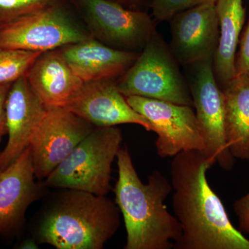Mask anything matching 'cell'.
Here are the masks:
<instances>
[{
  "instance_id": "cell-7",
  "label": "cell",
  "mask_w": 249,
  "mask_h": 249,
  "mask_svg": "<svg viewBox=\"0 0 249 249\" xmlns=\"http://www.w3.org/2000/svg\"><path fill=\"white\" fill-rule=\"evenodd\" d=\"M213 59H208L183 67L193 99L201 137L202 152L211 167L217 164L224 170H231L235 158L228 145L224 127V95L215 80Z\"/></svg>"
},
{
  "instance_id": "cell-23",
  "label": "cell",
  "mask_w": 249,
  "mask_h": 249,
  "mask_svg": "<svg viewBox=\"0 0 249 249\" xmlns=\"http://www.w3.org/2000/svg\"><path fill=\"white\" fill-rule=\"evenodd\" d=\"M233 209L237 217L239 231L249 233V193L235 201Z\"/></svg>"
},
{
  "instance_id": "cell-14",
  "label": "cell",
  "mask_w": 249,
  "mask_h": 249,
  "mask_svg": "<svg viewBox=\"0 0 249 249\" xmlns=\"http://www.w3.org/2000/svg\"><path fill=\"white\" fill-rule=\"evenodd\" d=\"M47 110L25 76L12 83L6 102L9 138L4 150L0 152V171L12 164L29 146L31 137Z\"/></svg>"
},
{
  "instance_id": "cell-25",
  "label": "cell",
  "mask_w": 249,
  "mask_h": 249,
  "mask_svg": "<svg viewBox=\"0 0 249 249\" xmlns=\"http://www.w3.org/2000/svg\"><path fill=\"white\" fill-rule=\"evenodd\" d=\"M127 9L134 11H145L150 9L153 0H112Z\"/></svg>"
},
{
  "instance_id": "cell-20",
  "label": "cell",
  "mask_w": 249,
  "mask_h": 249,
  "mask_svg": "<svg viewBox=\"0 0 249 249\" xmlns=\"http://www.w3.org/2000/svg\"><path fill=\"white\" fill-rule=\"evenodd\" d=\"M68 0H0V28Z\"/></svg>"
},
{
  "instance_id": "cell-24",
  "label": "cell",
  "mask_w": 249,
  "mask_h": 249,
  "mask_svg": "<svg viewBox=\"0 0 249 249\" xmlns=\"http://www.w3.org/2000/svg\"><path fill=\"white\" fill-rule=\"evenodd\" d=\"M11 85L12 83L0 85V142L2 137L7 134L6 102Z\"/></svg>"
},
{
  "instance_id": "cell-11",
  "label": "cell",
  "mask_w": 249,
  "mask_h": 249,
  "mask_svg": "<svg viewBox=\"0 0 249 249\" xmlns=\"http://www.w3.org/2000/svg\"><path fill=\"white\" fill-rule=\"evenodd\" d=\"M216 1L184 10L168 21L171 34L168 46L181 66L214 58L219 35Z\"/></svg>"
},
{
  "instance_id": "cell-1",
  "label": "cell",
  "mask_w": 249,
  "mask_h": 249,
  "mask_svg": "<svg viewBox=\"0 0 249 249\" xmlns=\"http://www.w3.org/2000/svg\"><path fill=\"white\" fill-rule=\"evenodd\" d=\"M211 168L199 150L180 152L170 164L173 206L181 228L175 249H249V240L229 219L208 182Z\"/></svg>"
},
{
  "instance_id": "cell-2",
  "label": "cell",
  "mask_w": 249,
  "mask_h": 249,
  "mask_svg": "<svg viewBox=\"0 0 249 249\" xmlns=\"http://www.w3.org/2000/svg\"><path fill=\"white\" fill-rule=\"evenodd\" d=\"M116 159L119 178L114 193L127 232L124 249H173L182 232L164 204L173 190L171 183L158 170L142 183L127 147H121Z\"/></svg>"
},
{
  "instance_id": "cell-4",
  "label": "cell",
  "mask_w": 249,
  "mask_h": 249,
  "mask_svg": "<svg viewBox=\"0 0 249 249\" xmlns=\"http://www.w3.org/2000/svg\"><path fill=\"white\" fill-rule=\"evenodd\" d=\"M122 141L116 126L95 127L45 178V186L107 196L111 190V165Z\"/></svg>"
},
{
  "instance_id": "cell-13",
  "label": "cell",
  "mask_w": 249,
  "mask_h": 249,
  "mask_svg": "<svg viewBox=\"0 0 249 249\" xmlns=\"http://www.w3.org/2000/svg\"><path fill=\"white\" fill-rule=\"evenodd\" d=\"M36 178L29 146L0 171V235L19 231L28 208L42 196L45 183L36 182Z\"/></svg>"
},
{
  "instance_id": "cell-3",
  "label": "cell",
  "mask_w": 249,
  "mask_h": 249,
  "mask_svg": "<svg viewBox=\"0 0 249 249\" xmlns=\"http://www.w3.org/2000/svg\"><path fill=\"white\" fill-rule=\"evenodd\" d=\"M120 213L106 196L63 189L45 211L36 237L58 249H101L119 229Z\"/></svg>"
},
{
  "instance_id": "cell-10",
  "label": "cell",
  "mask_w": 249,
  "mask_h": 249,
  "mask_svg": "<svg viewBox=\"0 0 249 249\" xmlns=\"http://www.w3.org/2000/svg\"><path fill=\"white\" fill-rule=\"evenodd\" d=\"M94 128L67 108H47L29 145L36 178L45 179Z\"/></svg>"
},
{
  "instance_id": "cell-19",
  "label": "cell",
  "mask_w": 249,
  "mask_h": 249,
  "mask_svg": "<svg viewBox=\"0 0 249 249\" xmlns=\"http://www.w3.org/2000/svg\"><path fill=\"white\" fill-rule=\"evenodd\" d=\"M41 52L0 49V85L13 83L25 76Z\"/></svg>"
},
{
  "instance_id": "cell-22",
  "label": "cell",
  "mask_w": 249,
  "mask_h": 249,
  "mask_svg": "<svg viewBox=\"0 0 249 249\" xmlns=\"http://www.w3.org/2000/svg\"><path fill=\"white\" fill-rule=\"evenodd\" d=\"M238 47L235 58V75H249V19L241 34Z\"/></svg>"
},
{
  "instance_id": "cell-16",
  "label": "cell",
  "mask_w": 249,
  "mask_h": 249,
  "mask_svg": "<svg viewBox=\"0 0 249 249\" xmlns=\"http://www.w3.org/2000/svg\"><path fill=\"white\" fill-rule=\"evenodd\" d=\"M25 77L47 108L65 107L84 83L72 71L59 49L41 53Z\"/></svg>"
},
{
  "instance_id": "cell-18",
  "label": "cell",
  "mask_w": 249,
  "mask_h": 249,
  "mask_svg": "<svg viewBox=\"0 0 249 249\" xmlns=\"http://www.w3.org/2000/svg\"><path fill=\"white\" fill-rule=\"evenodd\" d=\"M222 90L229 150L235 159L249 160V75H235Z\"/></svg>"
},
{
  "instance_id": "cell-8",
  "label": "cell",
  "mask_w": 249,
  "mask_h": 249,
  "mask_svg": "<svg viewBox=\"0 0 249 249\" xmlns=\"http://www.w3.org/2000/svg\"><path fill=\"white\" fill-rule=\"evenodd\" d=\"M72 11L67 1L0 28V49L43 53L91 37Z\"/></svg>"
},
{
  "instance_id": "cell-26",
  "label": "cell",
  "mask_w": 249,
  "mask_h": 249,
  "mask_svg": "<svg viewBox=\"0 0 249 249\" xmlns=\"http://www.w3.org/2000/svg\"><path fill=\"white\" fill-rule=\"evenodd\" d=\"M19 248L21 249H37V244H36V242L34 240H27L24 241L22 242V244H21L20 246H19Z\"/></svg>"
},
{
  "instance_id": "cell-21",
  "label": "cell",
  "mask_w": 249,
  "mask_h": 249,
  "mask_svg": "<svg viewBox=\"0 0 249 249\" xmlns=\"http://www.w3.org/2000/svg\"><path fill=\"white\" fill-rule=\"evenodd\" d=\"M209 1L217 0H153L150 9L157 22H168L175 14Z\"/></svg>"
},
{
  "instance_id": "cell-9",
  "label": "cell",
  "mask_w": 249,
  "mask_h": 249,
  "mask_svg": "<svg viewBox=\"0 0 249 249\" xmlns=\"http://www.w3.org/2000/svg\"><path fill=\"white\" fill-rule=\"evenodd\" d=\"M125 98L158 136L155 146L160 157H175L188 150L203 151L204 141L193 107L142 96Z\"/></svg>"
},
{
  "instance_id": "cell-5",
  "label": "cell",
  "mask_w": 249,
  "mask_h": 249,
  "mask_svg": "<svg viewBox=\"0 0 249 249\" xmlns=\"http://www.w3.org/2000/svg\"><path fill=\"white\" fill-rule=\"evenodd\" d=\"M168 44L156 31L138 58L116 79L124 96H138L193 107L189 86Z\"/></svg>"
},
{
  "instance_id": "cell-6",
  "label": "cell",
  "mask_w": 249,
  "mask_h": 249,
  "mask_svg": "<svg viewBox=\"0 0 249 249\" xmlns=\"http://www.w3.org/2000/svg\"><path fill=\"white\" fill-rule=\"evenodd\" d=\"M90 36L111 48L141 52L157 31L145 11H134L112 0H68Z\"/></svg>"
},
{
  "instance_id": "cell-17",
  "label": "cell",
  "mask_w": 249,
  "mask_h": 249,
  "mask_svg": "<svg viewBox=\"0 0 249 249\" xmlns=\"http://www.w3.org/2000/svg\"><path fill=\"white\" fill-rule=\"evenodd\" d=\"M216 11L219 23V41L213 58V72L219 88L235 76V58L246 11L243 0H217Z\"/></svg>"
},
{
  "instance_id": "cell-15",
  "label": "cell",
  "mask_w": 249,
  "mask_h": 249,
  "mask_svg": "<svg viewBox=\"0 0 249 249\" xmlns=\"http://www.w3.org/2000/svg\"><path fill=\"white\" fill-rule=\"evenodd\" d=\"M69 66L83 82L118 79L138 58L140 52L111 48L90 37L59 48Z\"/></svg>"
},
{
  "instance_id": "cell-12",
  "label": "cell",
  "mask_w": 249,
  "mask_h": 249,
  "mask_svg": "<svg viewBox=\"0 0 249 249\" xmlns=\"http://www.w3.org/2000/svg\"><path fill=\"white\" fill-rule=\"evenodd\" d=\"M64 107L95 127L136 124L153 132L148 121L129 106L115 79L85 82Z\"/></svg>"
}]
</instances>
